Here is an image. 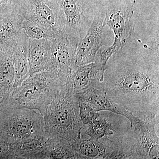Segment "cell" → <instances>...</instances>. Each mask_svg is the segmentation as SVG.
<instances>
[{"label": "cell", "mask_w": 159, "mask_h": 159, "mask_svg": "<svg viewBox=\"0 0 159 159\" xmlns=\"http://www.w3.org/2000/svg\"><path fill=\"white\" fill-rule=\"evenodd\" d=\"M13 48L0 51V97L9 98L14 89Z\"/></svg>", "instance_id": "cell-16"}, {"label": "cell", "mask_w": 159, "mask_h": 159, "mask_svg": "<svg viewBox=\"0 0 159 159\" xmlns=\"http://www.w3.org/2000/svg\"><path fill=\"white\" fill-rule=\"evenodd\" d=\"M1 129L6 144L11 147L46 137L43 116L39 111L15 105L9 100Z\"/></svg>", "instance_id": "cell-4"}, {"label": "cell", "mask_w": 159, "mask_h": 159, "mask_svg": "<svg viewBox=\"0 0 159 159\" xmlns=\"http://www.w3.org/2000/svg\"><path fill=\"white\" fill-rule=\"evenodd\" d=\"M51 56L49 70H55L70 80L77 67L75 57L78 46L65 35H55L51 39Z\"/></svg>", "instance_id": "cell-10"}, {"label": "cell", "mask_w": 159, "mask_h": 159, "mask_svg": "<svg viewBox=\"0 0 159 159\" xmlns=\"http://www.w3.org/2000/svg\"><path fill=\"white\" fill-rule=\"evenodd\" d=\"M135 0H106L103 24L112 30L114 41L111 46L100 48L97 54L99 62L106 64L115 53L122 49L133 33L134 4Z\"/></svg>", "instance_id": "cell-5"}, {"label": "cell", "mask_w": 159, "mask_h": 159, "mask_svg": "<svg viewBox=\"0 0 159 159\" xmlns=\"http://www.w3.org/2000/svg\"><path fill=\"white\" fill-rule=\"evenodd\" d=\"M132 35L109 59L97 88L135 116L159 119L158 45H136Z\"/></svg>", "instance_id": "cell-1"}, {"label": "cell", "mask_w": 159, "mask_h": 159, "mask_svg": "<svg viewBox=\"0 0 159 159\" xmlns=\"http://www.w3.org/2000/svg\"><path fill=\"white\" fill-rule=\"evenodd\" d=\"M51 56V39L29 38V76L41 71L49 70Z\"/></svg>", "instance_id": "cell-13"}, {"label": "cell", "mask_w": 159, "mask_h": 159, "mask_svg": "<svg viewBox=\"0 0 159 159\" xmlns=\"http://www.w3.org/2000/svg\"><path fill=\"white\" fill-rule=\"evenodd\" d=\"M22 20L18 12L0 14V51L14 48L21 33Z\"/></svg>", "instance_id": "cell-14"}, {"label": "cell", "mask_w": 159, "mask_h": 159, "mask_svg": "<svg viewBox=\"0 0 159 159\" xmlns=\"http://www.w3.org/2000/svg\"><path fill=\"white\" fill-rule=\"evenodd\" d=\"M18 13L23 19L45 28L55 35H65L57 0H21Z\"/></svg>", "instance_id": "cell-7"}, {"label": "cell", "mask_w": 159, "mask_h": 159, "mask_svg": "<svg viewBox=\"0 0 159 159\" xmlns=\"http://www.w3.org/2000/svg\"><path fill=\"white\" fill-rule=\"evenodd\" d=\"M2 146H0V155H2Z\"/></svg>", "instance_id": "cell-23"}, {"label": "cell", "mask_w": 159, "mask_h": 159, "mask_svg": "<svg viewBox=\"0 0 159 159\" xmlns=\"http://www.w3.org/2000/svg\"><path fill=\"white\" fill-rule=\"evenodd\" d=\"M21 29L28 38L32 39H51L56 35L45 28L25 19L22 21Z\"/></svg>", "instance_id": "cell-19"}, {"label": "cell", "mask_w": 159, "mask_h": 159, "mask_svg": "<svg viewBox=\"0 0 159 159\" xmlns=\"http://www.w3.org/2000/svg\"><path fill=\"white\" fill-rule=\"evenodd\" d=\"M158 120H144L135 116L130 124L135 148L140 159L158 158L159 140L155 129Z\"/></svg>", "instance_id": "cell-9"}, {"label": "cell", "mask_w": 159, "mask_h": 159, "mask_svg": "<svg viewBox=\"0 0 159 159\" xmlns=\"http://www.w3.org/2000/svg\"><path fill=\"white\" fill-rule=\"evenodd\" d=\"M28 44L29 38L22 29L19 38L13 48L12 54L15 70L14 88L20 85L29 76Z\"/></svg>", "instance_id": "cell-15"}, {"label": "cell", "mask_w": 159, "mask_h": 159, "mask_svg": "<svg viewBox=\"0 0 159 159\" xmlns=\"http://www.w3.org/2000/svg\"><path fill=\"white\" fill-rule=\"evenodd\" d=\"M105 16L103 5L97 6L93 22L77 47L75 57L76 66L95 61L97 52L102 46Z\"/></svg>", "instance_id": "cell-8"}, {"label": "cell", "mask_w": 159, "mask_h": 159, "mask_svg": "<svg viewBox=\"0 0 159 159\" xmlns=\"http://www.w3.org/2000/svg\"><path fill=\"white\" fill-rule=\"evenodd\" d=\"M57 2L65 35L78 46L93 22L97 6L93 0H57Z\"/></svg>", "instance_id": "cell-6"}, {"label": "cell", "mask_w": 159, "mask_h": 159, "mask_svg": "<svg viewBox=\"0 0 159 159\" xmlns=\"http://www.w3.org/2000/svg\"><path fill=\"white\" fill-rule=\"evenodd\" d=\"M78 99L89 103L97 111H108L121 115L128 119L131 123L135 116L111 100L102 90L91 87L80 93L75 94Z\"/></svg>", "instance_id": "cell-12"}, {"label": "cell", "mask_w": 159, "mask_h": 159, "mask_svg": "<svg viewBox=\"0 0 159 159\" xmlns=\"http://www.w3.org/2000/svg\"><path fill=\"white\" fill-rule=\"evenodd\" d=\"M21 0H0V14L18 12Z\"/></svg>", "instance_id": "cell-21"}, {"label": "cell", "mask_w": 159, "mask_h": 159, "mask_svg": "<svg viewBox=\"0 0 159 159\" xmlns=\"http://www.w3.org/2000/svg\"><path fill=\"white\" fill-rule=\"evenodd\" d=\"M43 159H77L72 143L65 139L46 137Z\"/></svg>", "instance_id": "cell-17"}, {"label": "cell", "mask_w": 159, "mask_h": 159, "mask_svg": "<svg viewBox=\"0 0 159 159\" xmlns=\"http://www.w3.org/2000/svg\"><path fill=\"white\" fill-rule=\"evenodd\" d=\"M68 82L56 71H41L15 88L8 100L15 105L39 111L43 116L52 100Z\"/></svg>", "instance_id": "cell-3"}, {"label": "cell", "mask_w": 159, "mask_h": 159, "mask_svg": "<svg viewBox=\"0 0 159 159\" xmlns=\"http://www.w3.org/2000/svg\"><path fill=\"white\" fill-rule=\"evenodd\" d=\"M104 70L99 64L93 62L77 67L68 85L74 94L91 87L97 88L102 82Z\"/></svg>", "instance_id": "cell-11"}, {"label": "cell", "mask_w": 159, "mask_h": 159, "mask_svg": "<svg viewBox=\"0 0 159 159\" xmlns=\"http://www.w3.org/2000/svg\"><path fill=\"white\" fill-rule=\"evenodd\" d=\"M43 118L47 138H62L73 143L81 135L84 127L77 97L68 84L47 107Z\"/></svg>", "instance_id": "cell-2"}, {"label": "cell", "mask_w": 159, "mask_h": 159, "mask_svg": "<svg viewBox=\"0 0 159 159\" xmlns=\"http://www.w3.org/2000/svg\"><path fill=\"white\" fill-rule=\"evenodd\" d=\"M94 2L96 4V6H99L102 5L106 0H93Z\"/></svg>", "instance_id": "cell-22"}, {"label": "cell", "mask_w": 159, "mask_h": 159, "mask_svg": "<svg viewBox=\"0 0 159 159\" xmlns=\"http://www.w3.org/2000/svg\"><path fill=\"white\" fill-rule=\"evenodd\" d=\"M83 129L85 130V134L93 140H98L104 136L114 135L112 124L106 118L96 119L84 126Z\"/></svg>", "instance_id": "cell-18"}, {"label": "cell", "mask_w": 159, "mask_h": 159, "mask_svg": "<svg viewBox=\"0 0 159 159\" xmlns=\"http://www.w3.org/2000/svg\"><path fill=\"white\" fill-rule=\"evenodd\" d=\"M79 107V116L84 125L89 124L100 116L99 112L97 111L88 102L77 99Z\"/></svg>", "instance_id": "cell-20"}]
</instances>
